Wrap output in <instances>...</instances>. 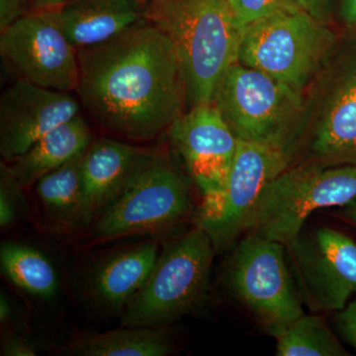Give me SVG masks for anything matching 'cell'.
Returning a JSON list of instances; mask_svg holds the SVG:
<instances>
[{"instance_id":"22","label":"cell","mask_w":356,"mask_h":356,"mask_svg":"<svg viewBox=\"0 0 356 356\" xmlns=\"http://www.w3.org/2000/svg\"><path fill=\"white\" fill-rule=\"evenodd\" d=\"M277 356H346L348 351L325 321L306 315L270 332Z\"/></svg>"},{"instance_id":"5","label":"cell","mask_w":356,"mask_h":356,"mask_svg":"<svg viewBox=\"0 0 356 356\" xmlns=\"http://www.w3.org/2000/svg\"><path fill=\"white\" fill-rule=\"evenodd\" d=\"M356 198V165L295 163L266 185L243 232L289 245L312 213L343 207Z\"/></svg>"},{"instance_id":"7","label":"cell","mask_w":356,"mask_h":356,"mask_svg":"<svg viewBox=\"0 0 356 356\" xmlns=\"http://www.w3.org/2000/svg\"><path fill=\"white\" fill-rule=\"evenodd\" d=\"M216 248L196 226L170 243L124 309L121 327H165L205 299Z\"/></svg>"},{"instance_id":"33","label":"cell","mask_w":356,"mask_h":356,"mask_svg":"<svg viewBox=\"0 0 356 356\" xmlns=\"http://www.w3.org/2000/svg\"><path fill=\"white\" fill-rule=\"evenodd\" d=\"M138 1L140 2V3H142L143 6H144L145 3L147 1V0H138Z\"/></svg>"},{"instance_id":"32","label":"cell","mask_w":356,"mask_h":356,"mask_svg":"<svg viewBox=\"0 0 356 356\" xmlns=\"http://www.w3.org/2000/svg\"><path fill=\"white\" fill-rule=\"evenodd\" d=\"M343 214L348 221L356 225V198L351 201L348 205L343 206Z\"/></svg>"},{"instance_id":"12","label":"cell","mask_w":356,"mask_h":356,"mask_svg":"<svg viewBox=\"0 0 356 356\" xmlns=\"http://www.w3.org/2000/svg\"><path fill=\"white\" fill-rule=\"evenodd\" d=\"M0 33L1 57L20 79L53 90H76L77 49L65 35L55 8L30 11Z\"/></svg>"},{"instance_id":"21","label":"cell","mask_w":356,"mask_h":356,"mask_svg":"<svg viewBox=\"0 0 356 356\" xmlns=\"http://www.w3.org/2000/svg\"><path fill=\"white\" fill-rule=\"evenodd\" d=\"M0 264L2 273L26 292L41 298H50L57 292L55 268L38 250L20 243H3Z\"/></svg>"},{"instance_id":"14","label":"cell","mask_w":356,"mask_h":356,"mask_svg":"<svg viewBox=\"0 0 356 356\" xmlns=\"http://www.w3.org/2000/svg\"><path fill=\"white\" fill-rule=\"evenodd\" d=\"M79 103L67 91L53 90L19 81L0 99V154L17 158L65 122L79 116Z\"/></svg>"},{"instance_id":"26","label":"cell","mask_w":356,"mask_h":356,"mask_svg":"<svg viewBox=\"0 0 356 356\" xmlns=\"http://www.w3.org/2000/svg\"><path fill=\"white\" fill-rule=\"evenodd\" d=\"M299 6L312 17L331 25L336 16L337 0H297Z\"/></svg>"},{"instance_id":"19","label":"cell","mask_w":356,"mask_h":356,"mask_svg":"<svg viewBox=\"0 0 356 356\" xmlns=\"http://www.w3.org/2000/svg\"><path fill=\"white\" fill-rule=\"evenodd\" d=\"M165 327H121L77 337L63 350L76 356H166L173 346Z\"/></svg>"},{"instance_id":"9","label":"cell","mask_w":356,"mask_h":356,"mask_svg":"<svg viewBox=\"0 0 356 356\" xmlns=\"http://www.w3.org/2000/svg\"><path fill=\"white\" fill-rule=\"evenodd\" d=\"M188 185L170 159L156 153L146 168L95 221L97 240L146 233L172 226L188 216Z\"/></svg>"},{"instance_id":"16","label":"cell","mask_w":356,"mask_h":356,"mask_svg":"<svg viewBox=\"0 0 356 356\" xmlns=\"http://www.w3.org/2000/svg\"><path fill=\"white\" fill-rule=\"evenodd\" d=\"M55 10L77 50L105 43L145 19L138 0H70Z\"/></svg>"},{"instance_id":"10","label":"cell","mask_w":356,"mask_h":356,"mask_svg":"<svg viewBox=\"0 0 356 356\" xmlns=\"http://www.w3.org/2000/svg\"><path fill=\"white\" fill-rule=\"evenodd\" d=\"M302 301L312 312H339L356 294V243L337 229L302 232L285 245Z\"/></svg>"},{"instance_id":"17","label":"cell","mask_w":356,"mask_h":356,"mask_svg":"<svg viewBox=\"0 0 356 356\" xmlns=\"http://www.w3.org/2000/svg\"><path fill=\"white\" fill-rule=\"evenodd\" d=\"M90 142V130L79 115L44 135L24 154L9 161L10 165H6L20 186H30L83 153Z\"/></svg>"},{"instance_id":"29","label":"cell","mask_w":356,"mask_h":356,"mask_svg":"<svg viewBox=\"0 0 356 356\" xmlns=\"http://www.w3.org/2000/svg\"><path fill=\"white\" fill-rule=\"evenodd\" d=\"M336 16L346 32H356V0H337Z\"/></svg>"},{"instance_id":"13","label":"cell","mask_w":356,"mask_h":356,"mask_svg":"<svg viewBox=\"0 0 356 356\" xmlns=\"http://www.w3.org/2000/svg\"><path fill=\"white\" fill-rule=\"evenodd\" d=\"M294 161V156L283 149L238 140L216 215L200 227L209 235L216 250L228 247L238 238L266 185Z\"/></svg>"},{"instance_id":"20","label":"cell","mask_w":356,"mask_h":356,"mask_svg":"<svg viewBox=\"0 0 356 356\" xmlns=\"http://www.w3.org/2000/svg\"><path fill=\"white\" fill-rule=\"evenodd\" d=\"M86 151L35 184L37 195L50 216L70 226H83L81 165Z\"/></svg>"},{"instance_id":"27","label":"cell","mask_w":356,"mask_h":356,"mask_svg":"<svg viewBox=\"0 0 356 356\" xmlns=\"http://www.w3.org/2000/svg\"><path fill=\"white\" fill-rule=\"evenodd\" d=\"M30 11L29 0H0V32Z\"/></svg>"},{"instance_id":"15","label":"cell","mask_w":356,"mask_h":356,"mask_svg":"<svg viewBox=\"0 0 356 356\" xmlns=\"http://www.w3.org/2000/svg\"><path fill=\"white\" fill-rule=\"evenodd\" d=\"M156 152L102 139L89 146L81 165L83 226L95 222L128 188Z\"/></svg>"},{"instance_id":"6","label":"cell","mask_w":356,"mask_h":356,"mask_svg":"<svg viewBox=\"0 0 356 356\" xmlns=\"http://www.w3.org/2000/svg\"><path fill=\"white\" fill-rule=\"evenodd\" d=\"M339 35L306 11H277L243 27L238 62L305 92Z\"/></svg>"},{"instance_id":"11","label":"cell","mask_w":356,"mask_h":356,"mask_svg":"<svg viewBox=\"0 0 356 356\" xmlns=\"http://www.w3.org/2000/svg\"><path fill=\"white\" fill-rule=\"evenodd\" d=\"M168 135L202 195L196 218V226L202 227L216 215L238 140L213 104L191 107Z\"/></svg>"},{"instance_id":"3","label":"cell","mask_w":356,"mask_h":356,"mask_svg":"<svg viewBox=\"0 0 356 356\" xmlns=\"http://www.w3.org/2000/svg\"><path fill=\"white\" fill-rule=\"evenodd\" d=\"M299 154L300 163L356 165V32L339 37L306 89Z\"/></svg>"},{"instance_id":"1","label":"cell","mask_w":356,"mask_h":356,"mask_svg":"<svg viewBox=\"0 0 356 356\" xmlns=\"http://www.w3.org/2000/svg\"><path fill=\"white\" fill-rule=\"evenodd\" d=\"M81 104L103 128L154 139L184 112L186 89L177 51L144 19L105 43L79 49Z\"/></svg>"},{"instance_id":"30","label":"cell","mask_w":356,"mask_h":356,"mask_svg":"<svg viewBox=\"0 0 356 356\" xmlns=\"http://www.w3.org/2000/svg\"><path fill=\"white\" fill-rule=\"evenodd\" d=\"M30 8L33 10L58 8L70 0H29Z\"/></svg>"},{"instance_id":"31","label":"cell","mask_w":356,"mask_h":356,"mask_svg":"<svg viewBox=\"0 0 356 356\" xmlns=\"http://www.w3.org/2000/svg\"><path fill=\"white\" fill-rule=\"evenodd\" d=\"M13 306L10 302L7 299L6 295L2 294L0 296V320L1 323L8 322L13 318Z\"/></svg>"},{"instance_id":"24","label":"cell","mask_w":356,"mask_h":356,"mask_svg":"<svg viewBox=\"0 0 356 356\" xmlns=\"http://www.w3.org/2000/svg\"><path fill=\"white\" fill-rule=\"evenodd\" d=\"M20 184L2 163L0 170V226L6 228L18 218L20 212L21 195Z\"/></svg>"},{"instance_id":"4","label":"cell","mask_w":356,"mask_h":356,"mask_svg":"<svg viewBox=\"0 0 356 356\" xmlns=\"http://www.w3.org/2000/svg\"><path fill=\"white\" fill-rule=\"evenodd\" d=\"M212 104L236 139L277 147L296 161L305 92L236 62L225 72Z\"/></svg>"},{"instance_id":"25","label":"cell","mask_w":356,"mask_h":356,"mask_svg":"<svg viewBox=\"0 0 356 356\" xmlns=\"http://www.w3.org/2000/svg\"><path fill=\"white\" fill-rule=\"evenodd\" d=\"M334 321L343 341L356 350V297L348 302L346 308L337 312Z\"/></svg>"},{"instance_id":"23","label":"cell","mask_w":356,"mask_h":356,"mask_svg":"<svg viewBox=\"0 0 356 356\" xmlns=\"http://www.w3.org/2000/svg\"><path fill=\"white\" fill-rule=\"evenodd\" d=\"M228 2L243 28L277 11L302 9L297 0H228Z\"/></svg>"},{"instance_id":"18","label":"cell","mask_w":356,"mask_h":356,"mask_svg":"<svg viewBox=\"0 0 356 356\" xmlns=\"http://www.w3.org/2000/svg\"><path fill=\"white\" fill-rule=\"evenodd\" d=\"M159 259V248L149 243L114 255L98 267L92 278L96 301L109 312L124 311Z\"/></svg>"},{"instance_id":"28","label":"cell","mask_w":356,"mask_h":356,"mask_svg":"<svg viewBox=\"0 0 356 356\" xmlns=\"http://www.w3.org/2000/svg\"><path fill=\"white\" fill-rule=\"evenodd\" d=\"M1 355L4 356H35L37 350L34 344L30 343L27 339L15 336V334H6L2 339Z\"/></svg>"},{"instance_id":"8","label":"cell","mask_w":356,"mask_h":356,"mask_svg":"<svg viewBox=\"0 0 356 356\" xmlns=\"http://www.w3.org/2000/svg\"><path fill=\"white\" fill-rule=\"evenodd\" d=\"M227 281L236 299L269 334L305 314L286 248L277 241L248 234L232 254Z\"/></svg>"},{"instance_id":"2","label":"cell","mask_w":356,"mask_h":356,"mask_svg":"<svg viewBox=\"0 0 356 356\" xmlns=\"http://www.w3.org/2000/svg\"><path fill=\"white\" fill-rule=\"evenodd\" d=\"M144 16L175 47L187 103L212 104L225 72L238 62L243 38L228 0H147Z\"/></svg>"}]
</instances>
